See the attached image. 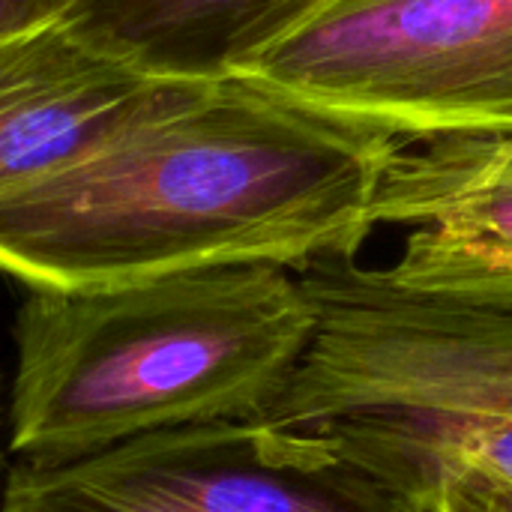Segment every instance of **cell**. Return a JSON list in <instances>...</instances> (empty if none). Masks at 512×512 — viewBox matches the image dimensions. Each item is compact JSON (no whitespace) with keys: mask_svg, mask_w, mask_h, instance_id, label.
Instances as JSON below:
<instances>
[{"mask_svg":"<svg viewBox=\"0 0 512 512\" xmlns=\"http://www.w3.org/2000/svg\"><path fill=\"white\" fill-rule=\"evenodd\" d=\"M399 147L246 75L180 81L102 147L0 201V273L27 288H93L357 258Z\"/></svg>","mask_w":512,"mask_h":512,"instance_id":"6da1fadb","label":"cell"},{"mask_svg":"<svg viewBox=\"0 0 512 512\" xmlns=\"http://www.w3.org/2000/svg\"><path fill=\"white\" fill-rule=\"evenodd\" d=\"M309 333L300 276L276 264L30 288L15 315L9 453L69 462L162 429L255 417Z\"/></svg>","mask_w":512,"mask_h":512,"instance_id":"7a4b0ae2","label":"cell"},{"mask_svg":"<svg viewBox=\"0 0 512 512\" xmlns=\"http://www.w3.org/2000/svg\"><path fill=\"white\" fill-rule=\"evenodd\" d=\"M297 276L312 333L255 420L327 438L426 512L462 480L512 489V306L417 291L357 258Z\"/></svg>","mask_w":512,"mask_h":512,"instance_id":"3957f363","label":"cell"},{"mask_svg":"<svg viewBox=\"0 0 512 512\" xmlns=\"http://www.w3.org/2000/svg\"><path fill=\"white\" fill-rule=\"evenodd\" d=\"M237 75L399 141L512 132V0H321Z\"/></svg>","mask_w":512,"mask_h":512,"instance_id":"277c9868","label":"cell"},{"mask_svg":"<svg viewBox=\"0 0 512 512\" xmlns=\"http://www.w3.org/2000/svg\"><path fill=\"white\" fill-rule=\"evenodd\" d=\"M0 512H426L321 435L255 417L129 438L69 462H18Z\"/></svg>","mask_w":512,"mask_h":512,"instance_id":"5b68a950","label":"cell"},{"mask_svg":"<svg viewBox=\"0 0 512 512\" xmlns=\"http://www.w3.org/2000/svg\"><path fill=\"white\" fill-rule=\"evenodd\" d=\"M402 144L372 204L408 228L390 276L408 288L512 306V132Z\"/></svg>","mask_w":512,"mask_h":512,"instance_id":"8992f818","label":"cell"},{"mask_svg":"<svg viewBox=\"0 0 512 512\" xmlns=\"http://www.w3.org/2000/svg\"><path fill=\"white\" fill-rule=\"evenodd\" d=\"M180 81L147 75L51 18L0 39V201L75 165Z\"/></svg>","mask_w":512,"mask_h":512,"instance_id":"52a82bcc","label":"cell"},{"mask_svg":"<svg viewBox=\"0 0 512 512\" xmlns=\"http://www.w3.org/2000/svg\"><path fill=\"white\" fill-rule=\"evenodd\" d=\"M321 0H63L60 18L156 78L237 75Z\"/></svg>","mask_w":512,"mask_h":512,"instance_id":"ba28073f","label":"cell"},{"mask_svg":"<svg viewBox=\"0 0 512 512\" xmlns=\"http://www.w3.org/2000/svg\"><path fill=\"white\" fill-rule=\"evenodd\" d=\"M435 512H512V489L492 480H462L438 498Z\"/></svg>","mask_w":512,"mask_h":512,"instance_id":"9c48e42d","label":"cell"},{"mask_svg":"<svg viewBox=\"0 0 512 512\" xmlns=\"http://www.w3.org/2000/svg\"><path fill=\"white\" fill-rule=\"evenodd\" d=\"M63 0H0V39L42 21L60 18Z\"/></svg>","mask_w":512,"mask_h":512,"instance_id":"30bf717a","label":"cell"},{"mask_svg":"<svg viewBox=\"0 0 512 512\" xmlns=\"http://www.w3.org/2000/svg\"><path fill=\"white\" fill-rule=\"evenodd\" d=\"M0 471H3V450H0Z\"/></svg>","mask_w":512,"mask_h":512,"instance_id":"8fae6325","label":"cell"}]
</instances>
